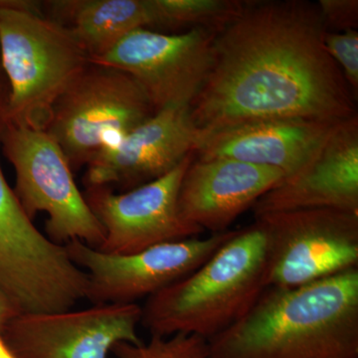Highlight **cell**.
Listing matches in <instances>:
<instances>
[{
	"mask_svg": "<svg viewBox=\"0 0 358 358\" xmlns=\"http://www.w3.org/2000/svg\"><path fill=\"white\" fill-rule=\"evenodd\" d=\"M324 32L315 2L251 0L216 36L210 73L190 106L195 126L210 134L267 120L338 124L358 115Z\"/></svg>",
	"mask_w": 358,
	"mask_h": 358,
	"instance_id": "6da1fadb",
	"label": "cell"
},
{
	"mask_svg": "<svg viewBox=\"0 0 358 358\" xmlns=\"http://www.w3.org/2000/svg\"><path fill=\"white\" fill-rule=\"evenodd\" d=\"M206 358H358V268L298 288H267Z\"/></svg>",
	"mask_w": 358,
	"mask_h": 358,
	"instance_id": "7a4b0ae2",
	"label": "cell"
},
{
	"mask_svg": "<svg viewBox=\"0 0 358 358\" xmlns=\"http://www.w3.org/2000/svg\"><path fill=\"white\" fill-rule=\"evenodd\" d=\"M267 233L256 220L192 274L148 298L141 324L150 336L190 334L208 341L253 307L267 289Z\"/></svg>",
	"mask_w": 358,
	"mask_h": 358,
	"instance_id": "3957f363",
	"label": "cell"
},
{
	"mask_svg": "<svg viewBox=\"0 0 358 358\" xmlns=\"http://www.w3.org/2000/svg\"><path fill=\"white\" fill-rule=\"evenodd\" d=\"M35 1L0 0V61L9 87L8 122L46 131L54 106L90 64L68 26Z\"/></svg>",
	"mask_w": 358,
	"mask_h": 358,
	"instance_id": "277c9868",
	"label": "cell"
},
{
	"mask_svg": "<svg viewBox=\"0 0 358 358\" xmlns=\"http://www.w3.org/2000/svg\"><path fill=\"white\" fill-rule=\"evenodd\" d=\"M155 114L133 77L90 62L58 99L45 131L74 171Z\"/></svg>",
	"mask_w": 358,
	"mask_h": 358,
	"instance_id": "5b68a950",
	"label": "cell"
},
{
	"mask_svg": "<svg viewBox=\"0 0 358 358\" xmlns=\"http://www.w3.org/2000/svg\"><path fill=\"white\" fill-rule=\"evenodd\" d=\"M1 145L15 171L13 192L28 218L48 215L45 231L54 243L79 240L98 249L105 233L75 182L57 141L45 131L7 122Z\"/></svg>",
	"mask_w": 358,
	"mask_h": 358,
	"instance_id": "8992f818",
	"label": "cell"
},
{
	"mask_svg": "<svg viewBox=\"0 0 358 358\" xmlns=\"http://www.w3.org/2000/svg\"><path fill=\"white\" fill-rule=\"evenodd\" d=\"M255 218L267 233V288H298L358 268V214L307 209Z\"/></svg>",
	"mask_w": 358,
	"mask_h": 358,
	"instance_id": "52a82bcc",
	"label": "cell"
},
{
	"mask_svg": "<svg viewBox=\"0 0 358 358\" xmlns=\"http://www.w3.org/2000/svg\"><path fill=\"white\" fill-rule=\"evenodd\" d=\"M235 232L169 242L128 255L103 253L79 240L64 247L71 261L86 273V299L92 305H129L192 274Z\"/></svg>",
	"mask_w": 358,
	"mask_h": 358,
	"instance_id": "ba28073f",
	"label": "cell"
},
{
	"mask_svg": "<svg viewBox=\"0 0 358 358\" xmlns=\"http://www.w3.org/2000/svg\"><path fill=\"white\" fill-rule=\"evenodd\" d=\"M216 36L203 29L166 34L140 28L90 62L133 77L155 113L190 107L210 73Z\"/></svg>",
	"mask_w": 358,
	"mask_h": 358,
	"instance_id": "9c48e42d",
	"label": "cell"
},
{
	"mask_svg": "<svg viewBox=\"0 0 358 358\" xmlns=\"http://www.w3.org/2000/svg\"><path fill=\"white\" fill-rule=\"evenodd\" d=\"M193 159L194 154L187 155L169 173L129 192L86 187L84 199L105 233L98 250L128 255L157 245L200 237L203 231L186 223L178 206L179 187Z\"/></svg>",
	"mask_w": 358,
	"mask_h": 358,
	"instance_id": "30bf717a",
	"label": "cell"
},
{
	"mask_svg": "<svg viewBox=\"0 0 358 358\" xmlns=\"http://www.w3.org/2000/svg\"><path fill=\"white\" fill-rule=\"evenodd\" d=\"M141 320L138 303L25 313L9 322L1 336L18 358H108L117 343H143Z\"/></svg>",
	"mask_w": 358,
	"mask_h": 358,
	"instance_id": "8fae6325",
	"label": "cell"
},
{
	"mask_svg": "<svg viewBox=\"0 0 358 358\" xmlns=\"http://www.w3.org/2000/svg\"><path fill=\"white\" fill-rule=\"evenodd\" d=\"M189 106L159 110L87 164L86 187L134 189L173 171L194 154L202 138Z\"/></svg>",
	"mask_w": 358,
	"mask_h": 358,
	"instance_id": "7c38bea8",
	"label": "cell"
},
{
	"mask_svg": "<svg viewBox=\"0 0 358 358\" xmlns=\"http://www.w3.org/2000/svg\"><path fill=\"white\" fill-rule=\"evenodd\" d=\"M252 208L255 217L307 209L358 214V115L334 124L312 157Z\"/></svg>",
	"mask_w": 358,
	"mask_h": 358,
	"instance_id": "4fadbf2b",
	"label": "cell"
},
{
	"mask_svg": "<svg viewBox=\"0 0 358 358\" xmlns=\"http://www.w3.org/2000/svg\"><path fill=\"white\" fill-rule=\"evenodd\" d=\"M285 176L282 171L273 167L194 157L179 187V215L203 232H226Z\"/></svg>",
	"mask_w": 358,
	"mask_h": 358,
	"instance_id": "5bb4252c",
	"label": "cell"
},
{
	"mask_svg": "<svg viewBox=\"0 0 358 358\" xmlns=\"http://www.w3.org/2000/svg\"><path fill=\"white\" fill-rule=\"evenodd\" d=\"M334 124L301 119L246 122L202 134L194 157L273 167L288 176L312 157Z\"/></svg>",
	"mask_w": 358,
	"mask_h": 358,
	"instance_id": "9a60e30c",
	"label": "cell"
},
{
	"mask_svg": "<svg viewBox=\"0 0 358 358\" xmlns=\"http://www.w3.org/2000/svg\"><path fill=\"white\" fill-rule=\"evenodd\" d=\"M57 18L68 27L89 55L101 57L124 37L152 23L148 0H64L51 1Z\"/></svg>",
	"mask_w": 358,
	"mask_h": 358,
	"instance_id": "2e32d148",
	"label": "cell"
},
{
	"mask_svg": "<svg viewBox=\"0 0 358 358\" xmlns=\"http://www.w3.org/2000/svg\"><path fill=\"white\" fill-rule=\"evenodd\" d=\"M251 0H148V29L178 34L203 29L218 35L236 20Z\"/></svg>",
	"mask_w": 358,
	"mask_h": 358,
	"instance_id": "e0dca14e",
	"label": "cell"
},
{
	"mask_svg": "<svg viewBox=\"0 0 358 358\" xmlns=\"http://www.w3.org/2000/svg\"><path fill=\"white\" fill-rule=\"evenodd\" d=\"M112 352L117 358H206L208 341L197 334L150 336L148 343L134 345L119 343Z\"/></svg>",
	"mask_w": 358,
	"mask_h": 358,
	"instance_id": "ac0fdd59",
	"label": "cell"
},
{
	"mask_svg": "<svg viewBox=\"0 0 358 358\" xmlns=\"http://www.w3.org/2000/svg\"><path fill=\"white\" fill-rule=\"evenodd\" d=\"M9 87L0 61V145L8 122ZM27 216L7 183L0 166V245L13 239L25 225Z\"/></svg>",
	"mask_w": 358,
	"mask_h": 358,
	"instance_id": "d6986e66",
	"label": "cell"
},
{
	"mask_svg": "<svg viewBox=\"0 0 358 358\" xmlns=\"http://www.w3.org/2000/svg\"><path fill=\"white\" fill-rule=\"evenodd\" d=\"M324 48L338 65L353 98L358 95V32H324Z\"/></svg>",
	"mask_w": 358,
	"mask_h": 358,
	"instance_id": "ffe728a7",
	"label": "cell"
},
{
	"mask_svg": "<svg viewBox=\"0 0 358 358\" xmlns=\"http://www.w3.org/2000/svg\"><path fill=\"white\" fill-rule=\"evenodd\" d=\"M317 6L324 31L339 33L357 30V0H320Z\"/></svg>",
	"mask_w": 358,
	"mask_h": 358,
	"instance_id": "44dd1931",
	"label": "cell"
},
{
	"mask_svg": "<svg viewBox=\"0 0 358 358\" xmlns=\"http://www.w3.org/2000/svg\"><path fill=\"white\" fill-rule=\"evenodd\" d=\"M22 313L6 294L0 291V334L14 317Z\"/></svg>",
	"mask_w": 358,
	"mask_h": 358,
	"instance_id": "7402d4cb",
	"label": "cell"
},
{
	"mask_svg": "<svg viewBox=\"0 0 358 358\" xmlns=\"http://www.w3.org/2000/svg\"><path fill=\"white\" fill-rule=\"evenodd\" d=\"M0 358H18L6 345L1 334H0Z\"/></svg>",
	"mask_w": 358,
	"mask_h": 358,
	"instance_id": "603a6c76",
	"label": "cell"
}]
</instances>
